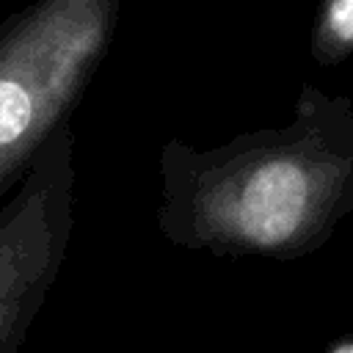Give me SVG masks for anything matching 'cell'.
<instances>
[{"mask_svg":"<svg viewBox=\"0 0 353 353\" xmlns=\"http://www.w3.org/2000/svg\"><path fill=\"white\" fill-rule=\"evenodd\" d=\"M309 52L320 66H336L353 55V0H317Z\"/></svg>","mask_w":353,"mask_h":353,"instance_id":"4","label":"cell"},{"mask_svg":"<svg viewBox=\"0 0 353 353\" xmlns=\"http://www.w3.org/2000/svg\"><path fill=\"white\" fill-rule=\"evenodd\" d=\"M74 226L72 124L39 152L0 210V353H17L66 259Z\"/></svg>","mask_w":353,"mask_h":353,"instance_id":"3","label":"cell"},{"mask_svg":"<svg viewBox=\"0 0 353 353\" xmlns=\"http://www.w3.org/2000/svg\"><path fill=\"white\" fill-rule=\"evenodd\" d=\"M157 226L212 256L292 262L323 248L353 212V102L303 83L284 127L160 152Z\"/></svg>","mask_w":353,"mask_h":353,"instance_id":"1","label":"cell"},{"mask_svg":"<svg viewBox=\"0 0 353 353\" xmlns=\"http://www.w3.org/2000/svg\"><path fill=\"white\" fill-rule=\"evenodd\" d=\"M116 22L119 0H33L0 22V199L69 121Z\"/></svg>","mask_w":353,"mask_h":353,"instance_id":"2","label":"cell"},{"mask_svg":"<svg viewBox=\"0 0 353 353\" xmlns=\"http://www.w3.org/2000/svg\"><path fill=\"white\" fill-rule=\"evenodd\" d=\"M325 353H353V334H342L334 342H328Z\"/></svg>","mask_w":353,"mask_h":353,"instance_id":"5","label":"cell"}]
</instances>
